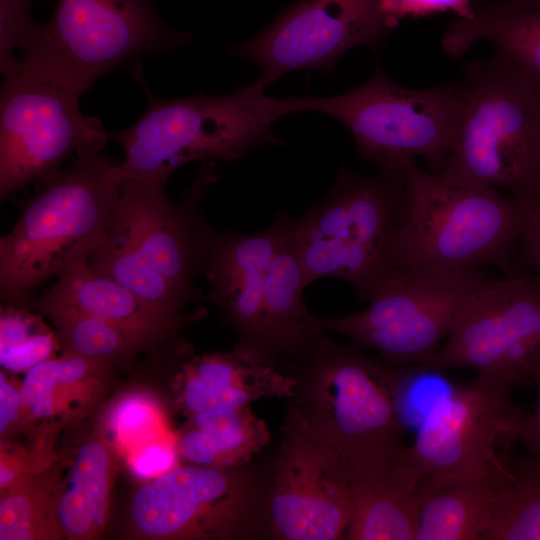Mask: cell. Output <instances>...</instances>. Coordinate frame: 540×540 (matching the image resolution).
<instances>
[{
  "label": "cell",
  "instance_id": "cell-23",
  "mask_svg": "<svg viewBox=\"0 0 540 540\" xmlns=\"http://www.w3.org/2000/svg\"><path fill=\"white\" fill-rule=\"evenodd\" d=\"M352 517L344 539L415 540L420 514L419 485L391 470L350 484Z\"/></svg>",
  "mask_w": 540,
  "mask_h": 540
},
{
  "label": "cell",
  "instance_id": "cell-10",
  "mask_svg": "<svg viewBox=\"0 0 540 540\" xmlns=\"http://www.w3.org/2000/svg\"><path fill=\"white\" fill-rule=\"evenodd\" d=\"M486 280L479 267L450 272L392 268L363 310L319 317V326L376 352L389 365L427 370L465 304Z\"/></svg>",
  "mask_w": 540,
  "mask_h": 540
},
{
  "label": "cell",
  "instance_id": "cell-31",
  "mask_svg": "<svg viewBox=\"0 0 540 540\" xmlns=\"http://www.w3.org/2000/svg\"><path fill=\"white\" fill-rule=\"evenodd\" d=\"M380 8L393 28L401 19L453 11L462 19H473L475 7L472 0H380Z\"/></svg>",
  "mask_w": 540,
  "mask_h": 540
},
{
  "label": "cell",
  "instance_id": "cell-18",
  "mask_svg": "<svg viewBox=\"0 0 540 540\" xmlns=\"http://www.w3.org/2000/svg\"><path fill=\"white\" fill-rule=\"evenodd\" d=\"M39 298L105 320L142 346L166 340L182 326L204 316L179 314L153 304L93 271L87 259L71 264Z\"/></svg>",
  "mask_w": 540,
  "mask_h": 540
},
{
  "label": "cell",
  "instance_id": "cell-30",
  "mask_svg": "<svg viewBox=\"0 0 540 540\" xmlns=\"http://www.w3.org/2000/svg\"><path fill=\"white\" fill-rule=\"evenodd\" d=\"M154 420L155 410L151 402L141 395H131L113 408L109 424L117 437L133 440L146 435Z\"/></svg>",
  "mask_w": 540,
  "mask_h": 540
},
{
  "label": "cell",
  "instance_id": "cell-35",
  "mask_svg": "<svg viewBox=\"0 0 540 540\" xmlns=\"http://www.w3.org/2000/svg\"><path fill=\"white\" fill-rule=\"evenodd\" d=\"M516 252L523 264L534 270L533 275L540 281V206L524 208Z\"/></svg>",
  "mask_w": 540,
  "mask_h": 540
},
{
  "label": "cell",
  "instance_id": "cell-24",
  "mask_svg": "<svg viewBox=\"0 0 540 540\" xmlns=\"http://www.w3.org/2000/svg\"><path fill=\"white\" fill-rule=\"evenodd\" d=\"M110 457L98 442H87L74 459L68 488L57 507L62 529L70 536L92 534L103 527L108 506Z\"/></svg>",
  "mask_w": 540,
  "mask_h": 540
},
{
  "label": "cell",
  "instance_id": "cell-41",
  "mask_svg": "<svg viewBox=\"0 0 540 540\" xmlns=\"http://www.w3.org/2000/svg\"><path fill=\"white\" fill-rule=\"evenodd\" d=\"M14 477V472L11 468H8L6 466H4L3 464H1V469H0V484L1 486L3 487L4 485H7L8 483H10L12 481Z\"/></svg>",
  "mask_w": 540,
  "mask_h": 540
},
{
  "label": "cell",
  "instance_id": "cell-28",
  "mask_svg": "<svg viewBox=\"0 0 540 540\" xmlns=\"http://www.w3.org/2000/svg\"><path fill=\"white\" fill-rule=\"evenodd\" d=\"M60 382L59 360H44L29 368L21 390V401L33 417L53 412V391Z\"/></svg>",
  "mask_w": 540,
  "mask_h": 540
},
{
  "label": "cell",
  "instance_id": "cell-2",
  "mask_svg": "<svg viewBox=\"0 0 540 540\" xmlns=\"http://www.w3.org/2000/svg\"><path fill=\"white\" fill-rule=\"evenodd\" d=\"M218 178L214 163L202 162L177 199L168 196L166 179H123L113 224L89 254V267L170 311L205 313L187 310L202 299L197 279L217 233L202 203Z\"/></svg>",
  "mask_w": 540,
  "mask_h": 540
},
{
  "label": "cell",
  "instance_id": "cell-14",
  "mask_svg": "<svg viewBox=\"0 0 540 540\" xmlns=\"http://www.w3.org/2000/svg\"><path fill=\"white\" fill-rule=\"evenodd\" d=\"M471 369L516 379L540 374V281L530 273L487 279L458 315L428 371Z\"/></svg>",
  "mask_w": 540,
  "mask_h": 540
},
{
  "label": "cell",
  "instance_id": "cell-33",
  "mask_svg": "<svg viewBox=\"0 0 540 540\" xmlns=\"http://www.w3.org/2000/svg\"><path fill=\"white\" fill-rule=\"evenodd\" d=\"M31 504L23 495H10L0 504V539L24 540L31 538Z\"/></svg>",
  "mask_w": 540,
  "mask_h": 540
},
{
  "label": "cell",
  "instance_id": "cell-36",
  "mask_svg": "<svg viewBox=\"0 0 540 540\" xmlns=\"http://www.w3.org/2000/svg\"><path fill=\"white\" fill-rule=\"evenodd\" d=\"M176 461V454L172 448L153 444L139 452L134 458L133 472L141 478L157 477L172 468Z\"/></svg>",
  "mask_w": 540,
  "mask_h": 540
},
{
  "label": "cell",
  "instance_id": "cell-6",
  "mask_svg": "<svg viewBox=\"0 0 540 540\" xmlns=\"http://www.w3.org/2000/svg\"><path fill=\"white\" fill-rule=\"evenodd\" d=\"M404 209L405 170L365 176L341 166L325 196L292 221L307 286L339 278L366 302L393 268Z\"/></svg>",
  "mask_w": 540,
  "mask_h": 540
},
{
  "label": "cell",
  "instance_id": "cell-26",
  "mask_svg": "<svg viewBox=\"0 0 540 540\" xmlns=\"http://www.w3.org/2000/svg\"><path fill=\"white\" fill-rule=\"evenodd\" d=\"M48 316L58 327L68 353L97 362L126 356L142 347L113 324L76 308L33 297L27 304Z\"/></svg>",
  "mask_w": 540,
  "mask_h": 540
},
{
  "label": "cell",
  "instance_id": "cell-32",
  "mask_svg": "<svg viewBox=\"0 0 540 540\" xmlns=\"http://www.w3.org/2000/svg\"><path fill=\"white\" fill-rule=\"evenodd\" d=\"M536 401L533 411L523 413L515 409L504 421L501 439L520 442L528 456L540 461V374L533 382Z\"/></svg>",
  "mask_w": 540,
  "mask_h": 540
},
{
  "label": "cell",
  "instance_id": "cell-21",
  "mask_svg": "<svg viewBox=\"0 0 540 540\" xmlns=\"http://www.w3.org/2000/svg\"><path fill=\"white\" fill-rule=\"evenodd\" d=\"M506 482L477 476H427L419 484L415 540H483L497 494Z\"/></svg>",
  "mask_w": 540,
  "mask_h": 540
},
{
  "label": "cell",
  "instance_id": "cell-1",
  "mask_svg": "<svg viewBox=\"0 0 540 540\" xmlns=\"http://www.w3.org/2000/svg\"><path fill=\"white\" fill-rule=\"evenodd\" d=\"M277 365L295 379L287 407L335 452L349 485L393 469L407 446L402 395L408 367L389 365L326 333L303 357Z\"/></svg>",
  "mask_w": 540,
  "mask_h": 540
},
{
  "label": "cell",
  "instance_id": "cell-13",
  "mask_svg": "<svg viewBox=\"0 0 540 540\" xmlns=\"http://www.w3.org/2000/svg\"><path fill=\"white\" fill-rule=\"evenodd\" d=\"M519 387L498 373H477L454 386L429 409L393 469L416 485L441 474L510 480L513 468L500 459L496 443Z\"/></svg>",
  "mask_w": 540,
  "mask_h": 540
},
{
  "label": "cell",
  "instance_id": "cell-29",
  "mask_svg": "<svg viewBox=\"0 0 540 540\" xmlns=\"http://www.w3.org/2000/svg\"><path fill=\"white\" fill-rule=\"evenodd\" d=\"M33 0H0V70L4 73L14 58L13 50L21 47L35 20L31 17Z\"/></svg>",
  "mask_w": 540,
  "mask_h": 540
},
{
  "label": "cell",
  "instance_id": "cell-22",
  "mask_svg": "<svg viewBox=\"0 0 540 540\" xmlns=\"http://www.w3.org/2000/svg\"><path fill=\"white\" fill-rule=\"evenodd\" d=\"M473 19L452 22L441 39L444 52L459 58L480 40L506 53L540 90V8L507 9L496 3L474 4Z\"/></svg>",
  "mask_w": 540,
  "mask_h": 540
},
{
  "label": "cell",
  "instance_id": "cell-12",
  "mask_svg": "<svg viewBox=\"0 0 540 540\" xmlns=\"http://www.w3.org/2000/svg\"><path fill=\"white\" fill-rule=\"evenodd\" d=\"M0 198L60 170L71 156L101 152L109 134L79 109L76 91L31 75L14 57L2 73Z\"/></svg>",
  "mask_w": 540,
  "mask_h": 540
},
{
  "label": "cell",
  "instance_id": "cell-25",
  "mask_svg": "<svg viewBox=\"0 0 540 540\" xmlns=\"http://www.w3.org/2000/svg\"><path fill=\"white\" fill-rule=\"evenodd\" d=\"M512 468L483 540H540V461L527 455Z\"/></svg>",
  "mask_w": 540,
  "mask_h": 540
},
{
  "label": "cell",
  "instance_id": "cell-20",
  "mask_svg": "<svg viewBox=\"0 0 540 540\" xmlns=\"http://www.w3.org/2000/svg\"><path fill=\"white\" fill-rule=\"evenodd\" d=\"M306 287L291 233L266 273L262 298V361L277 365L279 358L299 359L325 333L319 326V317L309 311L303 300Z\"/></svg>",
  "mask_w": 540,
  "mask_h": 540
},
{
  "label": "cell",
  "instance_id": "cell-16",
  "mask_svg": "<svg viewBox=\"0 0 540 540\" xmlns=\"http://www.w3.org/2000/svg\"><path fill=\"white\" fill-rule=\"evenodd\" d=\"M281 441L270 467L268 537L344 539L352 517L349 482L335 452L287 407Z\"/></svg>",
  "mask_w": 540,
  "mask_h": 540
},
{
  "label": "cell",
  "instance_id": "cell-39",
  "mask_svg": "<svg viewBox=\"0 0 540 540\" xmlns=\"http://www.w3.org/2000/svg\"><path fill=\"white\" fill-rule=\"evenodd\" d=\"M28 322L20 316L2 315L1 346H11L29 339Z\"/></svg>",
  "mask_w": 540,
  "mask_h": 540
},
{
  "label": "cell",
  "instance_id": "cell-17",
  "mask_svg": "<svg viewBox=\"0 0 540 540\" xmlns=\"http://www.w3.org/2000/svg\"><path fill=\"white\" fill-rule=\"evenodd\" d=\"M292 221L283 210L255 234L217 232L204 273L209 284L207 300L219 308L237 335L234 349L260 361L266 273L291 235Z\"/></svg>",
  "mask_w": 540,
  "mask_h": 540
},
{
  "label": "cell",
  "instance_id": "cell-4",
  "mask_svg": "<svg viewBox=\"0 0 540 540\" xmlns=\"http://www.w3.org/2000/svg\"><path fill=\"white\" fill-rule=\"evenodd\" d=\"M147 95V108L132 126L109 134L124 151L122 178L167 179L191 161L230 162L267 144H284L271 133L279 118L303 111L301 97L274 98L255 82L230 95L199 93L161 99L146 85L140 66L131 69Z\"/></svg>",
  "mask_w": 540,
  "mask_h": 540
},
{
  "label": "cell",
  "instance_id": "cell-15",
  "mask_svg": "<svg viewBox=\"0 0 540 540\" xmlns=\"http://www.w3.org/2000/svg\"><path fill=\"white\" fill-rule=\"evenodd\" d=\"M392 29L380 0H301L230 51L259 66L254 82L266 89L289 72L331 71L356 46L378 51Z\"/></svg>",
  "mask_w": 540,
  "mask_h": 540
},
{
  "label": "cell",
  "instance_id": "cell-34",
  "mask_svg": "<svg viewBox=\"0 0 540 540\" xmlns=\"http://www.w3.org/2000/svg\"><path fill=\"white\" fill-rule=\"evenodd\" d=\"M51 349L52 341L47 335L33 336L16 345L1 346V366L10 371L31 368L46 360Z\"/></svg>",
  "mask_w": 540,
  "mask_h": 540
},
{
  "label": "cell",
  "instance_id": "cell-40",
  "mask_svg": "<svg viewBox=\"0 0 540 540\" xmlns=\"http://www.w3.org/2000/svg\"><path fill=\"white\" fill-rule=\"evenodd\" d=\"M497 3L507 9L522 10L540 8V0H503Z\"/></svg>",
  "mask_w": 540,
  "mask_h": 540
},
{
  "label": "cell",
  "instance_id": "cell-19",
  "mask_svg": "<svg viewBox=\"0 0 540 540\" xmlns=\"http://www.w3.org/2000/svg\"><path fill=\"white\" fill-rule=\"evenodd\" d=\"M181 402L191 415L251 406L262 399H289L295 379L277 365L234 349L183 364Z\"/></svg>",
  "mask_w": 540,
  "mask_h": 540
},
{
  "label": "cell",
  "instance_id": "cell-37",
  "mask_svg": "<svg viewBox=\"0 0 540 540\" xmlns=\"http://www.w3.org/2000/svg\"><path fill=\"white\" fill-rule=\"evenodd\" d=\"M178 448L180 455L189 464L219 467L216 453L207 437L194 426L181 436Z\"/></svg>",
  "mask_w": 540,
  "mask_h": 540
},
{
  "label": "cell",
  "instance_id": "cell-7",
  "mask_svg": "<svg viewBox=\"0 0 540 540\" xmlns=\"http://www.w3.org/2000/svg\"><path fill=\"white\" fill-rule=\"evenodd\" d=\"M524 207L498 190L450 182L420 168L405 169V209L393 268L450 272L491 264L506 275Z\"/></svg>",
  "mask_w": 540,
  "mask_h": 540
},
{
  "label": "cell",
  "instance_id": "cell-8",
  "mask_svg": "<svg viewBox=\"0 0 540 540\" xmlns=\"http://www.w3.org/2000/svg\"><path fill=\"white\" fill-rule=\"evenodd\" d=\"M191 39L163 21L153 0H56L51 18L33 25L16 62L81 95L111 70L132 69L142 57Z\"/></svg>",
  "mask_w": 540,
  "mask_h": 540
},
{
  "label": "cell",
  "instance_id": "cell-9",
  "mask_svg": "<svg viewBox=\"0 0 540 540\" xmlns=\"http://www.w3.org/2000/svg\"><path fill=\"white\" fill-rule=\"evenodd\" d=\"M302 103L303 111L343 123L358 156L377 169L402 171L419 157L438 174L455 134L460 83L411 89L377 67L362 85L331 97L302 96Z\"/></svg>",
  "mask_w": 540,
  "mask_h": 540
},
{
  "label": "cell",
  "instance_id": "cell-5",
  "mask_svg": "<svg viewBox=\"0 0 540 540\" xmlns=\"http://www.w3.org/2000/svg\"><path fill=\"white\" fill-rule=\"evenodd\" d=\"M122 181L119 164L100 152L44 179L0 239L1 299L25 305L42 284L87 259L113 224Z\"/></svg>",
  "mask_w": 540,
  "mask_h": 540
},
{
  "label": "cell",
  "instance_id": "cell-27",
  "mask_svg": "<svg viewBox=\"0 0 540 540\" xmlns=\"http://www.w3.org/2000/svg\"><path fill=\"white\" fill-rule=\"evenodd\" d=\"M192 425L207 437L219 467L244 465L270 442L264 420L251 406L215 409L192 415Z\"/></svg>",
  "mask_w": 540,
  "mask_h": 540
},
{
  "label": "cell",
  "instance_id": "cell-11",
  "mask_svg": "<svg viewBox=\"0 0 540 540\" xmlns=\"http://www.w3.org/2000/svg\"><path fill=\"white\" fill-rule=\"evenodd\" d=\"M267 471L253 460L220 468L174 467L141 487L131 516L145 535L162 538L259 539L268 536Z\"/></svg>",
  "mask_w": 540,
  "mask_h": 540
},
{
  "label": "cell",
  "instance_id": "cell-38",
  "mask_svg": "<svg viewBox=\"0 0 540 540\" xmlns=\"http://www.w3.org/2000/svg\"><path fill=\"white\" fill-rule=\"evenodd\" d=\"M21 395L0 375V432H4L10 422L17 416L21 403Z\"/></svg>",
  "mask_w": 540,
  "mask_h": 540
},
{
  "label": "cell",
  "instance_id": "cell-3",
  "mask_svg": "<svg viewBox=\"0 0 540 540\" xmlns=\"http://www.w3.org/2000/svg\"><path fill=\"white\" fill-rule=\"evenodd\" d=\"M460 106L442 178L504 189L524 208L540 206V90L500 49L464 66Z\"/></svg>",
  "mask_w": 540,
  "mask_h": 540
}]
</instances>
